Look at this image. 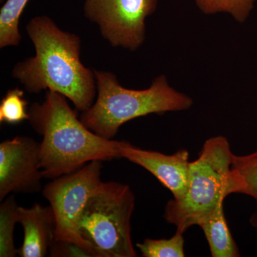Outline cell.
Wrapping results in <instances>:
<instances>
[{
  "mask_svg": "<svg viewBox=\"0 0 257 257\" xmlns=\"http://www.w3.org/2000/svg\"><path fill=\"white\" fill-rule=\"evenodd\" d=\"M25 28L35 55L15 64L13 78L30 94L57 92L72 101L77 110L90 108L97 93L96 79L94 70L81 62L78 35L61 30L46 15L31 19Z\"/></svg>",
  "mask_w": 257,
  "mask_h": 257,
  "instance_id": "obj_1",
  "label": "cell"
},
{
  "mask_svg": "<svg viewBox=\"0 0 257 257\" xmlns=\"http://www.w3.org/2000/svg\"><path fill=\"white\" fill-rule=\"evenodd\" d=\"M3 0H1V2H3Z\"/></svg>",
  "mask_w": 257,
  "mask_h": 257,
  "instance_id": "obj_19",
  "label": "cell"
},
{
  "mask_svg": "<svg viewBox=\"0 0 257 257\" xmlns=\"http://www.w3.org/2000/svg\"><path fill=\"white\" fill-rule=\"evenodd\" d=\"M18 207L13 194L5 198L0 206V256L15 257V229L18 222Z\"/></svg>",
  "mask_w": 257,
  "mask_h": 257,
  "instance_id": "obj_14",
  "label": "cell"
},
{
  "mask_svg": "<svg viewBox=\"0 0 257 257\" xmlns=\"http://www.w3.org/2000/svg\"><path fill=\"white\" fill-rule=\"evenodd\" d=\"M94 73L96 99L79 118L87 128L107 140L128 121L150 114L186 110L193 104L192 98L171 87L165 75L156 77L147 89L135 90L121 86L110 72L95 69Z\"/></svg>",
  "mask_w": 257,
  "mask_h": 257,
  "instance_id": "obj_3",
  "label": "cell"
},
{
  "mask_svg": "<svg viewBox=\"0 0 257 257\" xmlns=\"http://www.w3.org/2000/svg\"><path fill=\"white\" fill-rule=\"evenodd\" d=\"M199 9L204 14L228 13L242 23L252 10L255 0H195Z\"/></svg>",
  "mask_w": 257,
  "mask_h": 257,
  "instance_id": "obj_15",
  "label": "cell"
},
{
  "mask_svg": "<svg viewBox=\"0 0 257 257\" xmlns=\"http://www.w3.org/2000/svg\"><path fill=\"white\" fill-rule=\"evenodd\" d=\"M184 243L183 234L176 232L170 239H147L137 246L145 257H184Z\"/></svg>",
  "mask_w": 257,
  "mask_h": 257,
  "instance_id": "obj_17",
  "label": "cell"
},
{
  "mask_svg": "<svg viewBox=\"0 0 257 257\" xmlns=\"http://www.w3.org/2000/svg\"><path fill=\"white\" fill-rule=\"evenodd\" d=\"M18 222L24 230L19 256L44 257L48 254L55 239L56 219L52 207L37 203L30 208L19 207Z\"/></svg>",
  "mask_w": 257,
  "mask_h": 257,
  "instance_id": "obj_10",
  "label": "cell"
},
{
  "mask_svg": "<svg viewBox=\"0 0 257 257\" xmlns=\"http://www.w3.org/2000/svg\"><path fill=\"white\" fill-rule=\"evenodd\" d=\"M234 154L227 139H209L199 157L190 162L188 186L183 197L167 203L164 217L183 234L189 227L201 224L233 194L231 164Z\"/></svg>",
  "mask_w": 257,
  "mask_h": 257,
  "instance_id": "obj_4",
  "label": "cell"
},
{
  "mask_svg": "<svg viewBox=\"0 0 257 257\" xmlns=\"http://www.w3.org/2000/svg\"><path fill=\"white\" fill-rule=\"evenodd\" d=\"M40 143L17 136L0 144V201L11 194L42 190Z\"/></svg>",
  "mask_w": 257,
  "mask_h": 257,
  "instance_id": "obj_8",
  "label": "cell"
},
{
  "mask_svg": "<svg viewBox=\"0 0 257 257\" xmlns=\"http://www.w3.org/2000/svg\"><path fill=\"white\" fill-rule=\"evenodd\" d=\"M157 4L158 0H85L83 10L111 46L134 52L145 42V21Z\"/></svg>",
  "mask_w": 257,
  "mask_h": 257,
  "instance_id": "obj_7",
  "label": "cell"
},
{
  "mask_svg": "<svg viewBox=\"0 0 257 257\" xmlns=\"http://www.w3.org/2000/svg\"><path fill=\"white\" fill-rule=\"evenodd\" d=\"M101 168V161H92L71 173L53 179L42 190V195L55 214V241L77 243L94 257H99V253L81 236L79 221L88 199L103 182Z\"/></svg>",
  "mask_w": 257,
  "mask_h": 257,
  "instance_id": "obj_6",
  "label": "cell"
},
{
  "mask_svg": "<svg viewBox=\"0 0 257 257\" xmlns=\"http://www.w3.org/2000/svg\"><path fill=\"white\" fill-rule=\"evenodd\" d=\"M120 156L134 164L141 166L155 176L167 187L174 199L183 197L189 178V152L179 150L172 155L142 150L123 141L119 148Z\"/></svg>",
  "mask_w": 257,
  "mask_h": 257,
  "instance_id": "obj_9",
  "label": "cell"
},
{
  "mask_svg": "<svg viewBox=\"0 0 257 257\" xmlns=\"http://www.w3.org/2000/svg\"><path fill=\"white\" fill-rule=\"evenodd\" d=\"M30 0H7L0 10V48L17 47L22 40L20 18Z\"/></svg>",
  "mask_w": 257,
  "mask_h": 257,
  "instance_id": "obj_13",
  "label": "cell"
},
{
  "mask_svg": "<svg viewBox=\"0 0 257 257\" xmlns=\"http://www.w3.org/2000/svg\"><path fill=\"white\" fill-rule=\"evenodd\" d=\"M30 124L42 137L40 166L46 178L71 173L92 161L120 158L123 141L107 140L85 126L67 98L47 91L42 102L29 109Z\"/></svg>",
  "mask_w": 257,
  "mask_h": 257,
  "instance_id": "obj_2",
  "label": "cell"
},
{
  "mask_svg": "<svg viewBox=\"0 0 257 257\" xmlns=\"http://www.w3.org/2000/svg\"><path fill=\"white\" fill-rule=\"evenodd\" d=\"M28 101L20 88L10 89L0 103V122L17 124L29 120Z\"/></svg>",
  "mask_w": 257,
  "mask_h": 257,
  "instance_id": "obj_16",
  "label": "cell"
},
{
  "mask_svg": "<svg viewBox=\"0 0 257 257\" xmlns=\"http://www.w3.org/2000/svg\"><path fill=\"white\" fill-rule=\"evenodd\" d=\"M135 205L131 188L116 182H103L88 199L79 231L99 257L138 256L131 236Z\"/></svg>",
  "mask_w": 257,
  "mask_h": 257,
  "instance_id": "obj_5",
  "label": "cell"
},
{
  "mask_svg": "<svg viewBox=\"0 0 257 257\" xmlns=\"http://www.w3.org/2000/svg\"><path fill=\"white\" fill-rule=\"evenodd\" d=\"M224 203L199 225L205 235L211 255L213 257H237L240 256L231 234L224 212Z\"/></svg>",
  "mask_w": 257,
  "mask_h": 257,
  "instance_id": "obj_11",
  "label": "cell"
},
{
  "mask_svg": "<svg viewBox=\"0 0 257 257\" xmlns=\"http://www.w3.org/2000/svg\"><path fill=\"white\" fill-rule=\"evenodd\" d=\"M233 193L251 196L257 203V151L244 156L234 155L231 164ZM250 223L257 228V209Z\"/></svg>",
  "mask_w": 257,
  "mask_h": 257,
  "instance_id": "obj_12",
  "label": "cell"
},
{
  "mask_svg": "<svg viewBox=\"0 0 257 257\" xmlns=\"http://www.w3.org/2000/svg\"><path fill=\"white\" fill-rule=\"evenodd\" d=\"M50 256H93L87 249L77 243L64 241H54L50 248Z\"/></svg>",
  "mask_w": 257,
  "mask_h": 257,
  "instance_id": "obj_18",
  "label": "cell"
}]
</instances>
